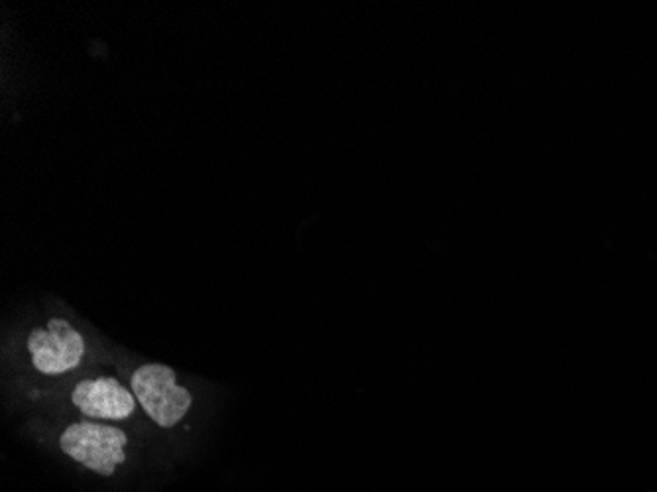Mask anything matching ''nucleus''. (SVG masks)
I'll list each match as a JSON object with an SVG mask.
<instances>
[{
  "label": "nucleus",
  "instance_id": "nucleus-3",
  "mask_svg": "<svg viewBox=\"0 0 657 492\" xmlns=\"http://www.w3.org/2000/svg\"><path fill=\"white\" fill-rule=\"evenodd\" d=\"M85 351L83 335L61 317L50 319L46 327H36L28 335L32 365L44 376H60L77 369Z\"/></svg>",
  "mask_w": 657,
  "mask_h": 492
},
{
  "label": "nucleus",
  "instance_id": "nucleus-1",
  "mask_svg": "<svg viewBox=\"0 0 657 492\" xmlns=\"http://www.w3.org/2000/svg\"><path fill=\"white\" fill-rule=\"evenodd\" d=\"M130 390L146 416L166 430L180 424L193 402L191 392L178 384L176 370L160 363H148L134 370Z\"/></svg>",
  "mask_w": 657,
  "mask_h": 492
},
{
  "label": "nucleus",
  "instance_id": "nucleus-2",
  "mask_svg": "<svg viewBox=\"0 0 657 492\" xmlns=\"http://www.w3.org/2000/svg\"><path fill=\"white\" fill-rule=\"evenodd\" d=\"M126 433L95 420H83L67 426L60 435L61 451L85 469L103 477H111L126 461Z\"/></svg>",
  "mask_w": 657,
  "mask_h": 492
},
{
  "label": "nucleus",
  "instance_id": "nucleus-4",
  "mask_svg": "<svg viewBox=\"0 0 657 492\" xmlns=\"http://www.w3.org/2000/svg\"><path fill=\"white\" fill-rule=\"evenodd\" d=\"M73 406L87 420H126L136 410V396L115 376L87 378L75 384L71 392Z\"/></svg>",
  "mask_w": 657,
  "mask_h": 492
}]
</instances>
